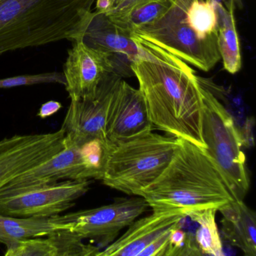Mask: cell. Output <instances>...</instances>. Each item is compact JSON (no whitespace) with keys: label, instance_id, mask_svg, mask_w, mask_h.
<instances>
[{"label":"cell","instance_id":"6da1fadb","mask_svg":"<svg viewBox=\"0 0 256 256\" xmlns=\"http://www.w3.org/2000/svg\"><path fill=\"white\" fill-rule=\"evenodd\" d=\"M140 49L130 64L154 127L206 150L202 138L204 80L173 54L132 35Z\"/></svg>","mask_w":256,"mask_h":256},{"label":"cell","instance_id":"7a4b0ae2","mask_svg":"<svg viewBox=\"0 0 256 256\" xmlns=\"http://www.w3.org/2000/svg\"><path fill=\"white\" fill-rule=\"evenodd\" d=\"M140 196L152 210H178L185 214L206 208L218 210L236 200L206 150L182 138L168 166Z\"/></svg>","mask_w":256,"mask_h":256},{"label":"cell","instance_id":"3957f363","mask_svg":"<svg viewBox=\"0 0 256 256\" xmlns=\"http://www.w3.org/2000/svg\"><path fill=\"white\" fill-rule=\"evenodd\" d=\"M96 0H0V55L82 38Z\"/></svg>","mask_w":256,"mask_h":256},{"label":"cell","instance_id":"277c9868","mask_svg":"<svg viewBox=\"0 0 256 256\" xmlns=\"http://www.w3.org/2000/svg\"><path fill=\"white\" fill-rule=\"evenodd\" d=\"M179 142L180 138L149 130L114 144L103 184L128 196H140L168 166Z\"/></svg>","mask_w":256,"mask_h":256},{"label":"cell","instance_id":"5b68a950","mask_svg":"<svg viewBox=\"0 0 256 256\" xmlns=\"http://www.w3.org/2000/svg\"><path fill=\"white\" fill-rule=\"evenodd\" d=\"M202 138L206 152L222 175L236 200H244L250 190L244 140L232 114L203 83Z\"/></svg>","mask_w":256,"mask_h":256},{"label":"cell","instance_id":"8992f818","mask_svg":"<svg viewBox=\"0 0 256 256\" xmlns=\"http://www.w3.org/2000/svg\"><path fill=\"white\" fill-rule=\"evenodd\" d=\"M186 13L170 6L158 22L132 35L160 46L202 71H210L221 60L217 32L205 38L198 36L187 23Z\"/></svg>","mask_w":256,"mask_h":256},{"label":"cell","instance_id":"52a82bcc","mask_svg":"<svg viewBox=\"0 0 256 256\" xmlns=\"http://www.w3.org/2000/svg\"><path fill=\"white\" fill-rule=\"evenodd\" d=\"M149 204L142 196L116 198L113 203L92 209L52 216L64 228L76 232L102 250L134 220L148 210Z\"/></svg>","mask_w":256,"mask_h":256},{"label":"cell","instance_id":"ba28073f","mask_svg":"<svg viewBox=\"0 0 256 256\" xmlns=\"http://www.w3.org/2000/svg\"><path fill=\"white\" fill-rule=\"evenodd\" d=\"M91 181H59L23 188L0 190V214L14 217L54 216L72 208L86 194Z\"/></svg>","mask_w":256,"mask_h":256},{"label":"cell","instance_id":"9c48e42d","mask_svg":"<svg viewBox=\"0 0 256 256\" xmlns=\"http://www.w3.org/2000/svg\"><path fill=\"white\" fill-rule=\"evenodd\" d=\"M66 134L60 128L53 132L16 134L0 140V190L62 150Z\"/></svg>","mask_w":256,"mask_h":256},{"label":"cell","instance_id":"30bf717a","mask_svg":"<svg viewBox=\"0 0 256 256\" xmlns=\"http://www.w3.org/2000/svg\"><path fill=\"white\" fill-rule=\"evenodd\" d=\"M72 42L62 72L65 76L66 90L71 100L94 96L100 83L110 73L116 72L121 76L116 58L86 46L82 38Z\"/></svg>","mask_w":256,"mask_h":256},{"label":"cell","instance_id":"8fae6325","mask_svg":"<svg viewBox=\"0 0 256 256\" xmlns=\"http://www.w3.org/2000/svg\"><path fill=\"white\" fill-rule=\"evenodd\" d=\"M122 77L110 73L92 96L71 100L61 128L78 137H106L109 110Z\"/></svg>","mask_w":256,"mask_h":256},{"label":"cell","instance_id":"7c38bea8","mask_svg":"<svg viewBox=\"0 0 256 256\" xmlns=\"http://www.w3.org/2000/svg\"><path fill=\"white\" fill-rule=\"evenodd\" d=\"M152 130L154 126L142 92L121 80L109 110L106 137L116 144Z\"/></svg>","mask_w":256,"mask_h":256},{"label":"cell","instance_id":"4fadbf2b","mask_svg":"<svg viewBox=\"0 0 256 256\" xmlns=\"http://www.w3.org/2000/svg\"><path fill=\"white\" fill-rule=\"evenodd\" d=\"M66 180H90L80 145L70 134H66L62 150L48 161L19 175L1 190L44 185Z\"/></svg>","mask_w":256,"mask_h":256},{"label":"cell","instance_id":"5bb4252c","mask_svg":"<svg viewBox=\"0 0 256 256\" xmlns=\"http://www.w3.org/2000/svg\"><path fill=\"white\" fill-rule=\"evenodd\" d=\"M187 218L178 210H158L136 220L124 234L100 251L97 256H140L142 252L174 226Z\"/></svg>","mask_w":256,"mask_h":256},{"label":"cell","instance_id":"9a60e30c","mask_svg":"<svg viewBox=\"0 0 256 256\" xmlns=\"http://www.w3.org/2000/svg\"><path fill=\"white\" fill-rule=\"evenodd\" d=\"M82 40L86 46L102 50L130 64L140 55V49L132 34L115 24L106 14L92 12Z\"/></svg>","mask_w":256,"mask_h":256},{"label":"cell","instance_id":"2e32d148","mask_svg":"<svg viewBox=\"0 0 256 256\" xmlns=\"http://www.w3.org/2000/svg\"><path fill=\"white\" fill-rule=\"evenodd\" d=\"M43 236L30 238L6 246V256H88L91 252L90 244L76 232L61 228Z\"/></svg>","mask_w":256,"mask_h":256},{"label":"cell","instance_id":"e0dca14e","mask_svg":"<svg viewBox=\"0 0 256 256\" xmlns=\"http://www.w3.org/2000/svg\"><path fill=\"white\" fill-rule=\"evenodd\" d=\"M222 215V232L245 256H256V214L244 200H234L218 208Z\"/></svg>","mask_w":256,"mask_h":256},{"label":"cell","instance_id":"ac0fdd59","mask_svg":"<svg viewBox=\"0 0 256 256\" xmlns=\"http://www.w3.org/2000/svg\"><path fill=\"white\" fill-rule=\"evenodd\" d=\"M218 17L217 44L224 70L236 74L242 68L240 46L234 18V2L227 0L226 7L218 0H214Z\"/></svg>","mask_w":256,"mask_h":256},{"label":"cell","instance_id":"d6986e66","mask_svg":"<svg viewBox=\"0 0 256 256\" xmlns=\"http://www.w3.org/2000/svg\"><path fill=\"white\" fill-rule=\"evenodd\" d=\"M172 6L168 0H134L108 14L112 22L132 34L158 22Z\"/></svg>","mask_w":256,"mask_h":256},{"label":"cell","instance_id":"ffe728a7","mask_svg":"<svg viewBox=\"0 0 256 256\" xmlns=\"http://www.w3.org/2000/svg\"><path fill=\"white\" fill-rule=\"evenodd\" d=\"M64 228L52 216L14 217L0 214V244L8 246L24 240L46 236Z\"/></svg>","mask_w":256,"mask_h":256},{"label":"cell","instance_id":"44dd1931","mask_svg":"<svg viewBox=\"0 0 256 256\" xmlns=\"http://www.w3.org/2000/svg\"><path fill=\"white\" fill-rule=\"evenodd\" d=\"M215 208L196 210L186 212L187 217L197 223L194 234L196 244L202 254L220 256L223 254L222 244L216 222Z\"/></svg>","mask_w":256,"mask_h":256},{"label":"cell","instance_id":"7402d4cb","mask_svg":"<svg viewBox=\"0 0 256 256\" xmlns=\"http://www.w3.org/2000/svg\"><path fill=\"white\" fill-rule=\"evenodd\" d=\"M186 18L200 38H206L217 32L218 17L214 0H196L187 10Z\"/></svg>","mask_w":256,"mask_h":256},{"label":"cell","instance_id":"603a6c76","mask_svg":"<svg viewBox=\"0 0 256 256\" xmlns=\"http://www.w3.org/2000/svg\"><path fill=\"white\" fill-rule=\"evenodd\" d=\"M184 220L170 229L164 256H202L196 244L194 234L186 232L181 228Z\"/></svg>","mask_w":256,"mask_h":256},{"label":"cell","instance_id":"cb8c5ba5","mask_svg":"<svg viewBox=\"0 0 256 256\" xmlns=\"http://www.w3.org/2000/svg\"><path fill=\"white\" fill-rule=\"evenodd\" d=\"M41 84H66L65 76L64 73L54 72L42 73L38 74H25L0 79V89L17 88V86H31Z\"/></svg>","mask_w":256,"mask_h":256},{"label":"cell","instance_id":"d4e9b609","mask_svg":"<svg viewBox=\"0 0 256 256\" xmlns=\"http://www.w3.org/2000/svg\"><path fill=\"white\" fill-rule=\"evenodd\" d=\"M62 104L59 102L50 100V101L44 103L41 106L40 112L37 115L42 119H46V118H49L54 114L58 113L62 108Z\"/></svg>","mask_w":256,"mask_h":256},{"label":"cell","instance_id":"484cf974","mask_svg":"<svg viewBox=\"0 0 256 256\" xmlns=\"http://www.w3.org/2000/svg\"><path fill=\"white\" fill-rule=\"evenodd\" d=\"M96 1L97 12L101 14H108L112 12L114 8V0H96Z\"/></svg>","mask_w":256,"mask_h":256},{"label":"cell","instance_id":"4316f807","mask_svg":"<svg viewBox=\"0 0 256 256\" xmlns=\"http://www.w3.org/2000/svg\"><path fill=\"white\" fill-rule=\"evenodd\" d=\"M172 6L176 7L179 10L186 12L190 6L196 0H168Z\"/></svg>","mask_w":256,"mask_h":256},{"label":"cell","instance_id":"83f0119b","mask_svg":"<svg viewBox=\"0 0 256 256\" xmlns=\"http://www.w3.org/2000/svg\"><path fill=\"white\" fill-rule=\"evenodd\" d=\"M132 1H134V0H114V10L124 6L132 2Z\"/></svg>","mask_w":256,"mask_h":256},{"label":"cell","instance_id":"f1b7e54d","mask_svg":"<svg viewBox=\"0 0 256 256\" xmlns=\"http://www.w3.org/2000/svg\"><path fill=\"white\" fill-rule=\"evenodd\" d=\"M233 1L234 2V5L236 6L240 7V8L242 6V0H233Z\"/></svg>","mask_w":256,"mask_h":256}]
</instances>
